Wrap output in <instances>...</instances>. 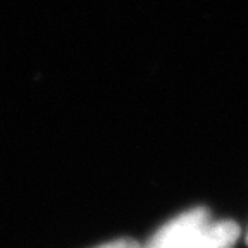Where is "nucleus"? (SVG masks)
<instances>
[{"label": "nucleus", "mask_w": 248, "mask_h": 248, "mask_svg": "<svg viewBox=\"0 0 248 248\" xmlns=\"http://www.w3.org/2000/svg\"><path fill=\"white\" fill-rule=\"evenodd\" d=\"M240 236L234 221H212L203 207L164 224L143 248H232Z\"/></svg>", "instance_id": "f257e3e1"}, {"label": "nucleus", "mask_w": 248, "mask_h": 248, "mask_svg": "<svg viewBox=\"0 0 248 248\" xmlns=\"http://www.w3.org/2000/svg\"><path fill=\"white\" fill-rule=\"evenodd\" d=\"M97 248H141L135 240H128V238H121V240L108 241L105 245H100Z\"/></svg>", "instance_id": "f03ea898"}, {"label": "nucleus", "mask_w": 248, "mask_h": 248, "mask_svg": "<svg viewBox=\"0 0 248 248\" xmlns=\"http://www.w3.org/2000/svg\"><path fill=\"white\" fill-rule=\"evenodd\" d=\"M247 243H248V234H247Z\"/></svg>", "instance_id": "7ed1b4c3"}]
</instances>
